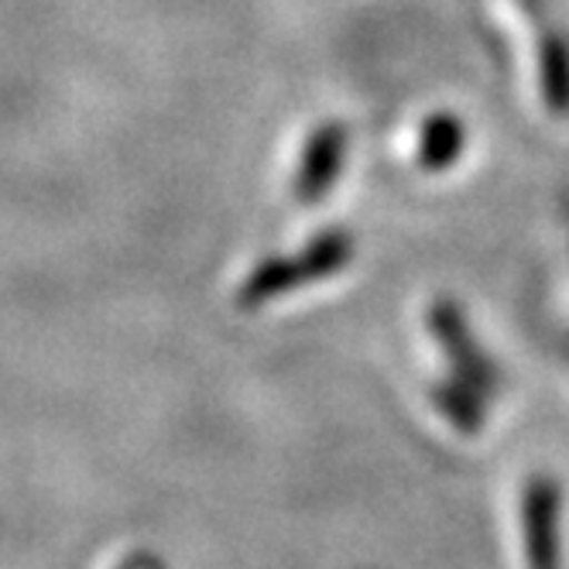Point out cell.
Wrapping results in <instances>:
<instances>
[{
    "label": "cell",
    "instance_id": "cell-1",
    "mask_svg": "<svg viewBox=\"0 0 569 569\" xmlns=\"http://www.w3.org/2000/svg\"><path fill=\"white\" fill-rule=\"evenodd\" d=\"M518 521L525 525V542H511V549L521 556V569H556V515H552V495L546 483H528L525 491L518 495Z\"/></svg>",
    "mask_w": 569,
    "mask_h": 569
}]
</instances>
